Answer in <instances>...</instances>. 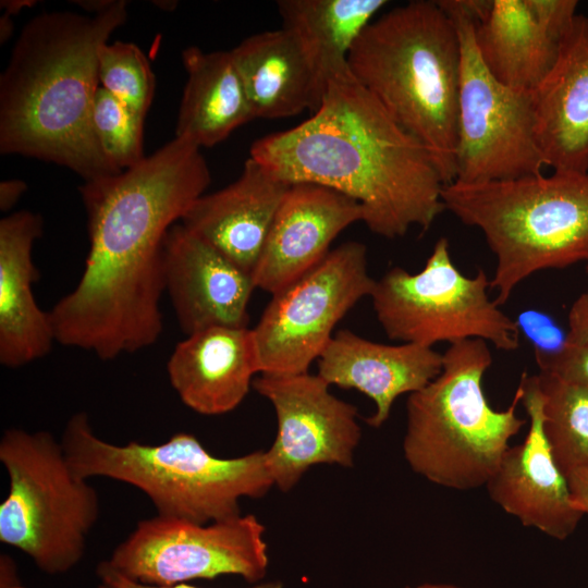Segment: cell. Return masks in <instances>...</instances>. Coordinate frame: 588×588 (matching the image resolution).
<instances>
[{
	"instance_id": "6da1fadb",
	"label": "cell",
	"mask_w": 588,
	"mask_h": 588,
	"mask_svg": "<svg viewBox=\"0 0 588 588\" xmlns=\"http://www.w3.org/2000/svg\"><path fill=\"white\" fill-rule=\"evenodd\" d=\"M209 183L200 147L175 136L136 166L84 182L89 252L77 285L50 310L56 342L110 360L159 339L166 236Z\"/></svg>"
},
{
	"instance_id": "7a4b0ae2",
	"label": "cell",
	"mask_w": 588,
	"mask_h": 588,
	"mask_svg": "<svg viewBox=\"0 0 588 588\" xmlns=\"http://www.w3.org/2000/svg\"><path fill=\"white\" fill-rule=\"evenodd\" d=\"M249 157L278 179L313 183L355 199L375 234L427 231L445 210L444 182L428 150L351 73H326L319 109L303 123L257 139Z\"/></svg>"
},
{
	"instance_id": "3957f363",
	"label": "cell",
	"mask_w": 588,
	"mask_h": 588,
	"mask_svg": "<svg viewBox=\"0 0 588 588\" xmlns=\"http://www.w3.org/2000/svg\"><path fill=\"white\" fill-rule=\"evenodd\" d=\"M127 19V2L83 15L44 12L19 34L0 75V152L65 167L90 182L121 173L93 126L98 52Z\"/></svg>"
},
{
	"instance_id": "277c9868",
	"label": "cell",
	"mask_w": 588,
	"mask_h": 588,
	"mask_svg": "<svg viewBox=\"0 0 588 588\" xmlns=\"http://www.w3.org/2000/svg\"><path fill=\"white\" fill-rule=\"evenodd\" d=\"M354 77L455 180L461 42L438 1L414 0L375 19L347 56Z\"/></svg>"
},
{
	"instance_id": "5b68a950",
	"label": "cell",
	"mask_w": 588,
	"mask_h": 588,
	"mask_svg": "<svg viewBox=\"0 0 588 588\" xmlns=\"http://www.w3.org/2000/svg\"><path fill=\"white\" fill-rule=\"evenodd\" d=\"M60 441L77 477L131 485L164 517L197 524L235 517L242 498L264 497L274 486L265 451L218 457L187 432L160 444H115L100 438L88 415L78 412L66 421Z\"/></svg>"
},
{
	"instance_id": "8992f818",
	"label": "cell",
	"mask_w": 588,
	"mask_h": 588,
	"mask_svg": "<svg viewBox=\"0 0 588 588\" xmlns=\"http://www.w3.org/2000/svg\"><path fill=\"white\" fill-rule=\"evenodd\" d=\"M442 201L464 224L478 228L494 254L490 289L499 306L534 273L588 259V172L453 182Z\"/></svg>"
},
{
	"instance_id": "52a82bcc",
	"label": "cell",
	"mask_w": 588,
	"mask_h": 588,
	"mask_svg": "<svg viewBox=\"0 0 588 588\" xmlns=\"http://www.w3.org/2000/svg\"><path fill=\"white\" fill-rule=\"evenodd\" d=\"M491 364L485 340L450 344L441 372L408 395L404 457L430 482L455 490L486 486L526 424L516 415L518 390L504 411L489 404L482 378Z\"/></svg>"
},
{
	"instance_id": "ba28073f",
	"label": "cell",
	"mask_w": 588,
	"mask_h": 588,
	"mask_svg": "<svg viewBox=\"0 0 588 588\" xmlns=\"http://www.w3.org/2000/svg\"><path fill=\"white\" fill-rule=\"evenodd\" d=\"M0 463L9 477L0 504V542L23 552L47 575L72 571L84 559L100 516L96 489L73 473L61 441L48 431L7 429Z\"/></svg>"
},
{
	"instance_id": "9c48e42d",
	"label": "cell",
	"mask_w": 588,
	"mask_h": 588,
	"mask_svg": "<svg viewBox=\"0 0 588 588\" xmlns=\"http://www.w3.org/2000/svg\"><path fill=\"white\" fill-rule=\"evenodd\" d=\"M461 42L454 182L478 184L542 173L531 93L495 79L478 52L474 28L483 0H440Z\"/></svg>"
},
{
	"instance_id": "30bf717a",
	"label": "cell",
	"mask_w": 588,
	"mask_h": 588,
	"mask_svg": "<svg viewBox=\"0 0 588 588\" xmlns=\"http://www.w3.org/2000/svg\"><path fill=\"white\" fill-rule=\"evenodd\" d=\"M489 287L482 269L467 277L456 268L449 241L440 237L419 272L388 270L376 280L370 297L390 340L432 347L481 339L514 351L520 338L517 323L490 299Z\"/></svg>"
},
{
	"instance_id": "8fae6325",
	"label": "cell",
	"mask_w": 588,
	"mask_h": 588,
	"mask_svg": "<svg viewBox=\"0 0 588 588\" xmlns=\"http://www.w3.org/2000/svg\"><path fill=\"white\" fill-rule=\"evenodd\" d=\"M375 283L368 273L366 246L350 241L273 294L252 328L259 373L309 372L335 326L362 298L370 296Z\"/></svg>"
},
{
	"instance_id": "7c38bea8",
	"label": "cell",
	"mask_w": 588,
	"mask_h": 588,
	"mask_svg": "<svg viewBox=\"0 0 588 588\" xmlns=\"http://www.w3.org/2000/svg\"><path fill=\"white\" fill-rule=\"evenodd\" d=\"M265 530L252 514L209 524L156 515L139 520L106 561L127 578L150 586L224 575L257 583L269 566Z\"/></svg>"
},
{
	"instance_id": "4fadbf2b",
	"label": "cell",
	"mask_w": 588,
	"mask_h": 588,
	"mask_svg": "<svg viewBox=\"0 0 588 588\" xmlns=\"http://www.w3.org/2000/svg\"><path fill=\"white\" fill-rule=\"evenodd\" d=\"M329 384L309 372L260 375L253 388L273 406L277 434L266 463L273 485L293 489L314 465L352 467L362 429L357 408L336 397Z\"/></svg>"
},
{
	"instance_id": "5bb4252c",
	"label": "cell",
	"mask_w": 588,
	"mask_h": 588,
	"mask_svg": "<svg viewBox=\"0 0 588 588\" xmlns=\"http://www.w3.org/2000/svg\"><path fill=\"white\" fill-rule=\"evenodd\" d=\"M517 390L529 417L522 444L510 446L486 483L490 498L527 527L564 540L583 517L543 433L542 395L537 377L523 372Z\"/></svg>"
},
{
	"instance_id": "9a60e30c",
	"label": "cell",
	"mask_w": 588,
	"mask_h": 588,
	"mask_svg": "<svg viewBox=\"0 0 588 588\" xmlns=\"http://www.w3.org/2000/svg\"><path fill=\"white\" fill-rule=\"evenodd\" d=\"M577 7L576 0H489L474 28L483 64L503 85L532 93L553 66Z\"/></svg>"
},
{
	"instance_id": "2e32d148",
	"label": "cell",
	"mask_w": 588,
	"mask_h": 588,
	"mask_svg": "<svg viewBox=\"0 0 588 588\" xmlns=\"http://www.w3.org/2000/svg\"><path fill=\"white\" fill-rule=\"evenodd\" d=\"M357 221L363 209L355 199L318 184H291L252 274L255 287L272 295L285 289L315 268L333 240Z\"/></svg>"
},
{
	"instance_id": "e0dca14e",
	"label": "cell",
	"mask_w": 588,
	"mask_h": 588,
	"mask_svg": "<svg viewBox=\"0 0 588 588\" xmlns=\"http://www.w3.org/2000/svg\"><path fill=\"white\" fill-rule=\"evenodd\" d=\"M253 278L224 255L175 223L164 241V292L186 334L213 328H247Z\"/></svg>"
},
{
	"instance_id": "ac0fdd59",
	"label": "cell",
	"mask_w": 588,
	"mask_h": 588,
	"mask_svg": "<svg viewBox=\"0 0 588 588\" xmlns=\"http://www.w3.org/2000/svg\"><path fill=\"white\" fill-rule=\"evenodd\" d=\"M290 186L249 157L233 183L201 195L180 222L252 275Z\"/></svg>"
},
{
	"instance_id": "d6986e66",
	"label": "cell",
	"mask_w": 588,
	"mask_h": 588,
	"mask_svg": "<svg viewBox=\"0 0 588 588\" xmlns=\"http://www.w3.org/2000/svg\"><path fill=\"white\" fill-rule=\"evenodd\" d=\"M317 362V375L329 385L355 389L375 402L376 411L366 422L379 428L400 395L422 389L441 372L443 354L412 343H377L339 330Z\"/></svg>"
},
{
	"instance_id": "ffe728a7",
	"label": "cell",
	"mask_w": 588,
	"mask_h": 588,
	"mask_svg": "<svg viewBox=\"0 0 588 588\" xmlns=\"http://www.w3.org/2000/svg\"><path fill=\"white\" fill-rule=\"evenodd\" d=\"M531 96L546 166L560 172H588L587 15L576 14L553 66Z\"/></svg>"
},
{
	"instance_id": "44dd1931",
	"label": "cell",
	"mask_w": 588,
	"mask_h": 588,
	"mask_svg": "<svg viewBox=\"0 0 588 588\" xmlns=\"http://www.w3.org/2000/svg\"><path fill=\"white\" fill-rule=\"evenodd\" d=\"M167 371L192 411L206 416L232 412L259 373L252 329L213 327L189 334L176 344Z\"/></svg>"
},
{
	"instance_id": "7402d4cb",
	"label": "cell",
	"mask_w": 588,
	"mask_h": 588,
	"mask_svg": "<svg viewBox=\"0 0 588 588\" xmlns=\"http://www.w3.org/2000/svg\"><path fill=\"white\" fill-rule=\"evenodd\" d=\"M41 232V217L27 210L0 221V363L8 368L45 357L56 342L50 311L33 294L39 273L32 253Z\"/></svg>"
},
{
	"instance_id": "603a6c76",
	"label": "cell",
	"mask_w": 588,
	"mask_h": 588,
	"mask_svg": "<svg viewBox=\"0 0 588 588\" xmlns=\"http://www.w3.org/2000/svg\"><path fill=\"white\" fill-rule=\"evenodd\" d=\"M230 52L255 118L285 119L319 109L326 74L292 30L281 27L252 35Z\"/></svg>"
},
{
	"instance_id": "cb8c5ba5",
	"label": "cell",
	"mask_w": 588,
	"mask_h": 588,
	"mask_svg": "<svg viewBox=\"0 0 588 588\" xmlns=\"http://www.w3.org/2000/svg\"><path fill=\"white\" fill-rule=\"evenodd\" d=\"M186 83L179 107L175 137L212 147L255 119L243 81L230 51H182Z\"/></svg>"
},
{
	"instance_id": "d4e9b609",
	"label": "cell",
	"mask_w": 588,
	"mask_h": 588,
	"mask_svg": "<svg viewBox=\"0 0 588 588\" xmlns=\"http://www.w3.org/2000/svg\"><path fill=\"white\" fill-rule=\"evenodd\" d=\"M388 3L385 0H280L282 27L295 33L324 74L347 63L356 39Z\"/></svg>"
},
{
	"instance_id": "484cf974",
	"label": "cell",
	"mask_w": 588,
	"mask_h": 588,
	"mask_svg": "<svg viewBox=\"0 0 588 588\" xmlns=\"http://www.w3.org/2000/svg\"><path fill=\"white\" fill-rule=\"evenodd\" d=\"M542 395L543 433L565 476L588 464V385L549 372L536 375Z\"/></svg>"
},
{
	"instance_id": "4316f807",
	"label": "cell",
	"mask_w": 588,
	"mask_h": 588,
	"mask_svg": "<svg viewBox=\"0 0 588 588\" xmlns=\"http://www.w3.org/2000/svg\"><path fill=\"white\" fill-rule=\"evenodd\" d=\"M99 86L145 117L155 94V76L145 53L128 41L103 44L98 52Z\"/></svg>"
},
{
	"instance_id": "83f0119b",
	"label": "cell",
	"mask_w": 588,
	"mask_h": 588,
	"mask_svg": "<svg viewBox=\"0 0 588 588\" xmlns=\"http://www.w3.org/2000/svg\"><path fill=\"white\" fill-rule=\"evenodd\" d=\"M144 121L145 117L99 86L93 106V126L105 156L120 171L145 158Z\"/></svg>"
},
{
	"instance_id": "f1b7e54d",
	"label": "cell",
	"mask_w": 588,
	"mask_h": 588,
	"mask_svg": "<svg viewBox=\"0 0 588 588\" xmlns=\"http://www.w3.org/2000/svg\"><path fill=\"white\" fill-rule=\"evenodd\" d=\"M515 321L520 335L532 346L537 366L555 357L568 345L567 330L542 310H523Z\"/></svg>"
},
{
	"instance_id": "f546056e",
	"label": "cell",
	"mask_w": 588,
	"mask_h": 588,
	"mask_svg": "<svg viewBox=\"0 0 588 588\" xmlns=\"http://www.w3.org/2000/svg\"><path fill=\"white\" fill-rule=\"evenodd\" d=\"M538 367L539 371L588 385V346L568 343L559 355L541 363Z\"/></svg>"
},
{
	"instance_id": "4dcf8cb0",
	"label": "cell",
	"mask_w": 588,
	"mask_h": 588,
	"mask_svg": "<svg viewBox=\"0 0 588 588\" xmlns=\"http://www.w3.org/2000/svg\"><path fill=\"white\" fill-rule=\"evenodd\" d=\"M97 584L96 588H200L192 586L188 584H179L174 586H150L144 585L133 579L127 578L118 571H115L110 564L105 560L101 561L96 568ZM248 588H283L280 583H265L255 585Z\"/></svg>"
},
{
	"instance_id": "1f68e13d",
	"label": "cell",
	"mask_w": 588,
	"mask_h": 588,
	"mask_svg": "<svg viewBox=\"0 0 588 588\" xmlns=\"http://www.w3.org/2000/svg\"><path fill=\"white\" fill-rule=\"evenodd\" d=\"M567 332L569 344L588 346V290L569 308Z\"/></svg>"
},
{
	"instance_id": "d6a6232c",
	"label": "cell",
	"mask_w": 588,
	"mask_h": 588,
	"mask_svg": "<svg viewBox=\"0 0 588 588\" xmlns=\"http://www.w3.org/2000/svg\"><path fill=\"white\" fill-rule=\"evenodd\" d=\"M564 477L573 505L588 515V464L572 469Z\"/></svg>"
},
{
	"instance_id": "836d02e7",
	"label": "cell",
	"mask_w": 588,
	"mask_h": 588,
	"mask_svg": "<svg viewBox=\"0 0 588 588\" xmlns=\"http://www.w3.org/2000/svg\"><path fill=\"white\" fill-rule=\"evenodd\" d=\"M27 186L17 179L4 180L0 183V209L10 210L22 197Z\"/></svg>"
},
{
	"instance_id": "e575fe53",
	"label": "cell",
	"mask_w": 588,
	"mask_h": 588,
	"mask_svg": "<svg viewBox=\"0 0 588 588\" xmlns=\"http://www.w3.org/2000/svg\"><path fill=\"white\" fill-rule=\"evenodd\" d=\"M0 588H24L15 560L7 554H0Z\"/></svg>"
},
{
	"instance_id": "d590c367",
	"label": "cell",
	"mask_w": 588,
	"mask_h": 588,
	"mask_svg": "<svg viewBox=\"0 0 588 588\" xmlns=\"http://www.w3.org/2000/svg\"><path fill=\"white\" fill-rule=\"evenodd\" d=\"M1 7L4 8L5 10V14H9V15H13V14H16L17 12H20L23 8L25 7H30L33 5L32 3H34L33 1H22V0H17V1H2L1 2Z\"/></svg>"
},
{
	"instance_id": "8d00e7d4",
	"label": "cell",
	"mask_w": 588,
	"mask_h": 588,
	"mask_svg": "<svg viewBox=\"0 0 588 588\" xmlns=\"http://www.w3.org/2000/svg\"><path fill=\"white\" fill-rule=\"evenodd\" d=\"M11 15L9 14H5L1 17V22H0V39L1 41H7L9 39V37L11 36L12 34V30H13V24H12V20L10 19Z\"/></svg>"
},
{
	"instance_id": "74e56055",
	"label": "cell",
	"mask_w": 588,
	"mask_h": 588,
	"mask_svg": "<svg viewBox=\"0 0 588 588\" xmlns=\"http://www.w3.org/2000/svg\"><path fill=\"white\" fill-rule=\"evenodd\" d=\"M406 588H460V587L446 585V584H421L415 587H406Z\"/></svg>"
},
{
	"instance_id": "f35d334b",
	"label": "cell",
	"mask_w": 588,
	"mask_h": 588,
	"mask_svg": "<svg viewBox=\"0 0 588 588\" xmlns=\"http://www.w3.org/2000/svg\"><path fill=\"white\" fill-rule=\"evenodd\" d=\"M586 262H587V265H586V271H587V273H588V259H587ZM587 290H588V289H587Z\"/></svg>"
}]
</instances>
